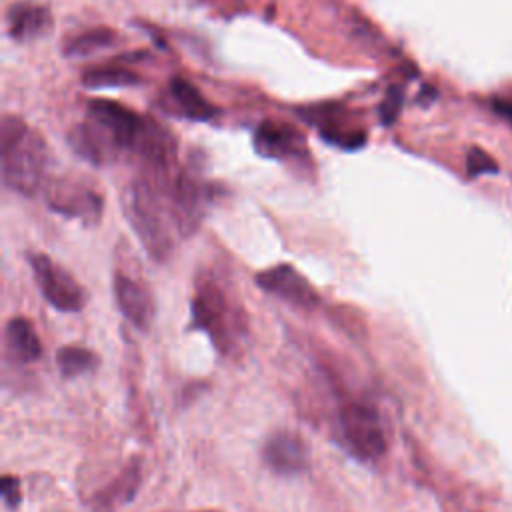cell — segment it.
<instances>
[{"label": "cell", "instance_id": "obj_11", "mask_svg": "<svg viewBox=\"0 0 512 512\" xmlns=\"http://www.w3.org/2000/svg\"><path fill=\"white\" fill-rule=\"evenodd\" d=\"M306 140L294 128L280 122H262L254 132V148L260 156L284 160L292 156H302Z\"/></svg>", "mask_w": 512, "mask_h": 512}, {"label": "cell", "instance_id": "obj_13", "mask_svg": "<svg viewBox=\"0 0 512 512\" xmlns=\"http://www.w3.org/2000/svg\"><path fill=\"white\" fill-rule=\"evenodd\" d=\"M8 36L18 42L38 40L52 30L50 10L30 2H16L6 12Z\"/></svg>", "mask_w": 512, "mask_h": 512}, {"label": "cell", "instance_id": "obj_7", "mask_svg": "<svg viewBox=\"0 0 512 512\" xmlns=\"http://www.w3.org/2000/svg\"><path fill=\"white\" fill-rule=\"evenodd\" d=\"M168 202L178 230L182 234H190L202 220L206 188L196 174L182 170L172 176V182L168 184Z\"/></svg>", "mask_w": 512, "mask_h": 512}, {"label": "cell", "instance_id": "obj_20", "mask_svg": "<svg viewBox=\"0 0 512 512\" xmlns=\"http://www.w3.org/2000/svg\"><path fill=\"white\" fill-rule=\"evenodd\" d=\"M138 484H140V468H138V462H134L130 468L122 472V476L112 486H108V490L100 498V506L110 508L116 502H130L134 492L138 490Z\"/></svg>", "mask_w": 512, "mask_h": 512}, {"label": "cell", "instance_id": "obj_22", "mask_svg": "<svg viewBox=\"0 0 512 512\" xmlns=\"http://www.w3.org/2000/svg\"><path fill=\"white\" fill-rule=\"evenodd\" d=\"M400 108H402V88L392 86V88H388L384 100L380 102V108H378L380 122L384 126H392L400 114Z\"/></svg>", "mask_w": 512, "mask_h": 512}, {"label": "cell", "instance_id": "obj_6", "mask_svg": "<svg viewBox=\"0 0 512 512\" xmlns=\"http://www.w3.org/2000/svg\"><path fill=\"white\" fill-rule=\"evenodd\" d=\"M192 326L206 330L220 350H228L230 346L228 304L222 290L212 280H206L196 288V294L192 300Z\"/></svg>", "mask_w": 512, "mask_h": 512}, {"label": "cell", "instance_id": "obj_3", "mask_svg": "<svg viewBox=\"0 0 512 512\" xmlns=\"http://www.w3.org/2000/svg\"><path fill=\"white\" fill-rule=\"evenodd\" d=\"M340 430L348 450L364 460H378L386 452V436L378 410L362 400H350L340 408Z\"/></svg>", "mask_w": 512, "mask_h": 512}, {"label": "cell", "instance_id": "obj_17", "mask_svg": "<svg viewBox=\"0 0 512 512\" xmlns=\"http://www.w3.org/2000/svg\"><path fill=\"white\" fill-rule=\"evenodd\" d=\"M116 42V32L110 28H92L82 34H76L68 38L62 44V52L70 58H84L90 54H96L98 50H104Z\"/></svg>", "mask_w": 512, "mask_h": 512}, {"label": "cell", "instance_id": "obj_16", "mask_svg": "<svg viewBox=\"0 0 512 512\" xmlns=\"http://www.w3.org/2000/svg\"><path fill=\"white\" fill-rule=\"evenodd\" d=\"M6 344L8 350L22 362L38 360L42 354L40 338L26 318H12L6 324Z\"/></svg>", "mask_w": 512, "mask_h": 512}, {"label": "cell", "instance_id": "obj_21", "mask_svg": "<svg viewBox=\"0 0 512 512\" xmlns=\"http://www.w3.org/2000/svg\"><path fill=\"white\" fill-rule=\"evenodd\" d=\"M322 138L328 144L338 146L342 150H358L366 142V134L362 130L344 128L342 124H334V122H328L322 126Z\"/></svg>", "mask_w": 512, "mask_h": 512}, {"label": "cell", "instance_id": "obj_8", "mask_svg": "<svg viewBox=\"0 0 512 512\" xmlns=\"http://www.w3.org/2000/svg\"><path fill=\"white\" fill-rule=\"evenodd\" d=\"M46 202L54 212L96 224L102 212V198L88 186L74 180H52L46 186Z\"/></svg>", "mask_w": 512, "mask_h": 512}, {"label": "cell", "instance_id": "obj_5", "mask_svg": "<svg viewBox=\"0 0 512 512\" xmlns=\"http://www.w3.org/2000/svg\"><path fill=\"white\" fill-rule=\"evenodd\" d=\"M88 120L94 122L118 150H134L146 124V118H140L134 110L104 98L88 102Z\"/></svg>", "mask_w": 512, "mask_h": 512}, {"label": "cell", "instance_id": "obj_1", "mask_svg": "<svg viewBox=\"0 0 512 512\" xmlns=\"http://www.w3.org/2000/svg\"><path fill=\"white\" fill-rule=\"evenodd\" d=\"M0 158L4 184L24 196L44 186L48 148L44 138L16 116H4L0 124Z\"/></svg>", "mask_w": 512, "mask_h": 512}, {"label": "cell", "instance_id": "obj_18", "mask_svg": "<svg viewBox=\"0 0 512 512\" xmlns=\"http://www.w3.org/2000/svg\"><path fill=\"white\" fill-rule=\"evenodd\" d=\"M98 364L94 352L82 346H64L56 352V366L64 378H74L92 372Z\"/></svg>", "mask_w": 512, "mask_h": 512}, {"label": "cell", "instance_id": "obj_12", "mask_svg": "<svg viewBox=\"0 0 512 512\" xmlns=\"http://www.w3.org/2000/svg\"><path fill=\"white\" fill-rule=\"evenodd\" d=\"M114 294L124 318L130 320L136 328L148 330L154 318V300L150 292L130 276L116 274Z\"/></svg>", "mask_w": 512, "mask_h": 512}, {"label": "cell", "instance_id": "obj_23", "mask_svg": "<svg viewBox=\"0 0 512 512\" xmlns=\"http://www.w3.org/2000/svg\"><path fill=\"white\" fill-rule=\"evenodd\" d=\"M466 168L470 176H480V174H488V172H496V162L480 148H472L466 160Z\"/></svg>", "mask_w": 512, "mask_h": 512}, {"label": "cell", "instance_id": "obj_2", "mask_svg": "<svg viewBox=\"0 0 512 512\" xmlns=\"http://www.w3.org/2000/svg\"><path fill=\"white\" fill-rule=\"evenodd\" d=\"M126 218L154 258H164L172 250V236L164 220V206L148 180H136L124 194Z\"/></svg>", "mask_w": 512, "mask_h": 512}, {"label": "cell", "instance_id": "obj_15", "mask_svg": "<svg viewBox=\"0 0 512 512\" xmlns=\"http://www.w3.org/2000/svg\"><path fill=\"white\" fill-rule=\"evenodd\" d=\"M170 98L174 102V106L180 110L182 116L190 118V120H196V122H206L210 118H214L218 114V108L212 106L202 94L200 90L186 82L184 78L176 76L170 80Z\"/></svg>", "mask_w": 512, "mask_h": 512}, {"label": "cell", "instance_id": "obj_24", "mask_svg": "<svg viewBox=\"0 0 512 512\" xmlns=\"http://www.w3.org/2000/svg\"><path fill=\"white\" fill-rule=\"evenodd\" d=\"M0 494L8 508H16L20 504V482L14 476L6 474L0 484Z\"/></svg>", "mask_w": 512, "mask_h": 512}, {"label": "cell", "instance_id": "obj_19", "mask_svg": "<svg viewBox=\"0 0 512 512\" xmlns=\"http://www.w3.org/2000/svg\"><path fill=\"white\" fill-rule=\"evenodd\" d=\"M82 84L96 90V88H126L138 84V76L120 66H102L90 68L82 74Z\"/></svg>", "mask_w": 512, "mask_h": 512}, {"label": "cell", "instance_id": "obj_4", "mask_svg": "<svg viewBox=\"0 0 512 512\" xmlns=\"http://www.w3.org/2000/svg\"><path fill=\"white\" fill-rule=\"evenodd\" d=\"M30 266L42 296L60 312H78L86 304V290L74 276L46 254H32Z\"/></svg>", "mask_w": 512, "mask_h": 512}, {"label": "cell", "instance_id": "obj_10", "mask_svg": "<svg viewBox=\"0 0 512 512\" xmlns=\"http://www.w3.org/2000/svg\"><path fill=\"white\" fill-rule=\"evenodd\" d=\"M262 456L272 472L284 476L304 472L310 460V452L302 436L288 430L272 434L264 444Z\"/></svg>", "mask_w": 512, "mask_h": 512}, {"label": "cell", "instance_id": "obj_14", "mask_svg": "<svg viewBox=\"0 0 512 512\" xmlns=\"http://www.w3.org/2000/svg\"><path fill=\"white\" fill-rule=\"evenodd\" d=\"M68 144L80 158L94 166L112 162L118 152L116 144L90 120L86 124L72 126L68 132Z\"/></svg>", "mask_w": 512, "mask_h": 512}, {"label": "cell", "instance_id": "obj_9", "mask_svg": "<svg viewBox=\"0 0 512 512\" xmlns=\"http://www.w3.org/2000/svg\"><path fill=\"white\" fill-rule=\"evenodd\" d=\"M254 280L262 290L276 294L290 304L302 308H314L318 304V294L312 284L290 264H278L274 268L262 270Z\"/></svg>", "mask_w": 512, "mask_h": 512}]
</instances>
